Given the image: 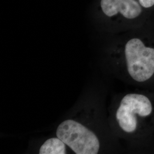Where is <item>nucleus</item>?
<instances>
[{
	"label": "nucleus",
	"mask_w": 154,
	"mask_h": 154,
	"mask_svg": "<svg viewBox=\"0 0 154 154\" xmlns=\"http://www.w3.org/2000/svg\"><path fill=\"white\" fill-rule=\"evenodd\" d=\"M56 135L75 154H97L101 148L95 133L74 120L62 122L57 127Z\"/></svg>",
	"instance_id": "obj_3"
},
{
	"label": "nucleus",
	"mask_w": 154,
	"mask_h": 154,
	"mask_svg": "<svg viewBox=\"0 0 154 154\" xmlns=\"http://www.w3.org/2000/svg\"><path fill=\"white\" fill-rule=\"evenodd\" d=\"M114 130L134 153H154V92L140 89L122 95L111 115Z\"/></svg>",
	"instance_id": "obj_1"
},
{
	"label": "nucleus",
	"mask_w": 154,
	"mask_h": 154,
	"mask_svg": "<svg viewBox=\"0 0 154 154\" xmlns=\"http://www.w3.org/2000/svg\"><path fill=\"white\" fill-rule=\"evenodd\" d=\"M140 5L145 8H149L154 5V0H139Z\"/></svg>",
	"instance_id": "obj_6"
},
{
	"label": "nucleus",
	"mask_w": 154,
	"mask_h": 154,
	"mask_svg": "<svg viewBox=\"0 0 154 154\" xmlns=\"http://www.w3.org/2000/svg\"><path fill=\"white\" fill-rule=\"evenodd\" d=\"M116 76L140 89L154 92V46L139 37L126 41L122 54L110 64Z\"/></svg>",
	"instance_id": "obj_2"
},
{
	"label": "nucleus",
	"mask_w": 154,
	"mask_h": 154,
	"mask_svg": "<svg viewBox=\"0 0 154 154\" xmlns=\"http://www.w3.org/2000/svg\"><path fill=\"white\" fill-rule=\"evenodd\" d=\"M100 7L106 16L112 17L121 14L128 20L137 18L142 11L136 0H100Z\"/></svg>",
	"instance_id": "obj_4"
},
{
	"label": "nucleus",
	"mask_w": 154,
	"mask_h": 154,
	"mask_svg": "<svg viewBox=\"0 0 154 154\" xmlns=\"http://www.w3.org/2000/svg\"><path fill=\"white\" fill-rule=\"evenodd\" d=\"M66 153V144L60 138H50L41 146L39 154H65Z\"/></svg>",
	"instance_id": "obj_5"
}]
</instances>
